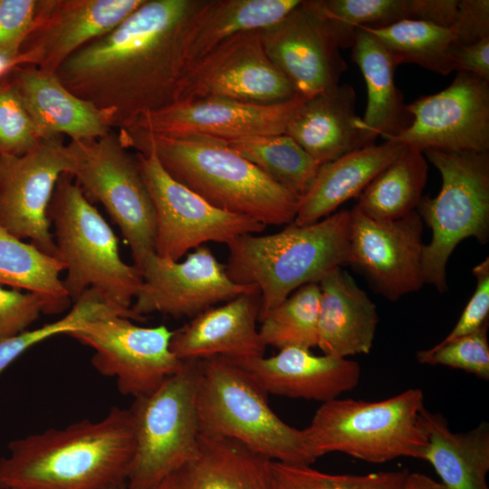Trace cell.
<instances>
[{"label":"cell","mask_w":489,"mask_h":489,"mask_svg":"<svg viewBox=\"0 0 489 489\" xmlns=\"http://www.w3.org/2000/svg\"><path fill=\"white\" fill-rule=\"evenodd\" d=\"M305 100L295 93L273 104L221 98L180 101L147 112L123 128L166 137L197 135L224 141L279 135L285 133Z\"/></svg>","instance_id":"18"},{"label":"cell","mask_w":489,"mask_h":489,"mask_svg":"<svg viewBox=\"0 0 489 489\" xmlns=\"http://www.w3.org/2000/svg\"><path fill=\"white\" fill-rule=\"evenodd\" d=\"M122 145L153 152L177 182L215 207L264 225L293 222L300 197L283 187L225 141L197 135L166 137L118 129Z\"/></svg>","instance_id":"3"},{"label":"cell","mask_w":489,"mask_h":489,"mask_svg":"<svg viewBox=\"0 0 489 489\" xmlns=\"http://www.w3.org/2000/svg\"><path fill=\"white\" fill-rule=\"evenodd\" d=\"M64 270L59 258L24 242L0 225V285L37 293L47 301L50 314H59L72 302L60 278Z\"/></svg>","instance_id":"32"},{"label":"cell","mask_w":489,"mask_h":489,"mask_svg":"<svg viewBox=\"0 0 489 489\" xmlns=\"http://www.w3.org/2000/svg\"><path fill=\"white\" fill-rule=\"evenodd\" d=\"M271 62L305 99L340 83L347 64L340 53L345 42L316 0H302L276 24L260 31Z\"/></svg>","instance_id":"15"},{"label":"cell","mask_w":489,"mask_h":489,"mask_svg":"<svg viewBox=\"0 0 489 489\" xmlns=\"http://www.w3.org/2000/svg\"><path fill=\"white\" fill-rule=\"evenodd\" d=\"M410 125L385 140L424 151L489 150V82L457 72L451 84L407 104Z\"/></svg>","instance_id":"16"},{"label":"cell","mask_w":489,"mask_h":489,"mask_svg":"<svg viewBox=\"0 0 489 489\" xmlns=\"http://www.w3.org/2000/svg\"><path fill=\"white\" fill-rule=\"evenodd\" d=\"M355 101V91L348 83L307 99L291 120L285 134L320 165L373 145L375 141L356 113Z\"/></svg>","instance_id":"24"},{"label":"cell","mask_w":489,"mask_h":489,"mask_svg":"<svg viewBox=\"0 0 489 489\" xmlns=\"http://www.w3.org/2000/svg\"><path fill=\"white\" fill-rule=\"evenodd\" d=\"M173 331L139 326L110 315L86 322L67 335L91 348V364L116 379L118 389L134 398L150 394L182 366L170 349Z\"/></svg>","instance_id":"12"},{"label":"cell","mask_w":489,"mask_h":489,"mask_svg":"<svg viewBox=\"0 0 489 489\" xmlns=\"http://www.w3.org/2000/svg\"><path fill=\"white\" fill-rule=\"evenodd\" d=\"M427 174L428 165L423 152L405 147L366 187L354 206L374 220L403 218L417 211Z\"/></svg>","instance_id":"31"},{"label":"cell","mask_w":489,"mask_h":489,"mask_svg":"<svg viewBox=\"0 0 489 489\" xmlns=\"http://www.w3.org/2000/svg\"><path fill=\"white\" fill-rule=\"evenodd\" d=\"M30 64L29 59L25 54L20 53L17 58L6 59L0 58V79L13 71L19 65Z\"/></svg>","instance_id":"48"},{"label":"cell","mask_w":489,"mask_h":489,"mask_svg":"<svg viewBox=\"0 0 489 489\" xmlns=\"http://www.w3.org/2000/svg\"><path fill=\"white\" fill-rule=\"evenodd\" d=\"M42 312L50 314L49 304L43 296L0 285V340L27 330Z\"/></svg>","instance_id":"42"},{"label":"cell","mask_w":489,"mask_h":489,"mask_svg":"<svg viewBox=\"0 0 489 489\" xmlns=\"http://www.w3.org/2000/svg\"><path fill=\"white\" fill-rule=\"evenodd\" d=\"M455 45H467L489 37V1L459 0L453 24Z\"/></svg>","instance_id":"44"},{"label":"cell","mask_w":489,"mask_h":489,"mask_svg":"<svg viewBox=\"0 0 489 489\" xmlns=\"http://www.w3.org/2000/svg\"><path fill=\"white\" fill-rule=\"evenodd\" d=\"M14 489H19V488H14Z\"/></svg>","instance_id":"50"},{"label":"cell","mask_w":489,"mask_h":489,"mask_svg":"<svg viewBox=\"0 0 489 489\" xmlns=\"http://www.w3.org/2000/svg\"><path fill=\"white\" fill-rule=\"evenodd\" d=\"M348 264L362 273L372 288L390 302L425 284L423 221L415 211L393 221L350 210Z\"/></svg>","instance_id":"19"},{"label":"cell","mask_w":489,"mask_h":489,"mask_svg":"<svg viewBox=\"0 0 489 489\" xmlns=\"http://www.w3.org/2000/svg\"><path fill=\"white\" fill-rule=\"evenodd\" d=\"M271 463L235 439L200 435L197 455L153 489H270Z\"/></svg>","instance_id":"26"},{"label":"cell","mask_w":489,"mask_h":489,"mask_svg":"<svg viewBox=\"0 0 489 489\" xmlns=\"http://www.w3.org/2000/svg\"><path fill=\"white\" fill-rule=\"evenodd\" d=\"M360 27L378 38L397 65L414 63L442 75L455 71L452 50L455 41L450 27L417 19L380 27Z\"/></svg>","instance_id":"33"},{"label":"cell","mask_w":489,"mask_h":489,"mask_svg":"<svg viewBox=\"0 0 489 489\" xmlns=\"http://www.w3.org/2000/svg\"><path fill=\"white\" fill-rule=\"evenodd\" d=\"M301 1L208 0L187 41L185 71L227 39L276 24Z\"/></svg>","instance_id":"30"},{"label":"cell","mask_w":489,"mask_h":489,"mask_svg":"<svg viewBox=\"0 0 489 489\" xmlns=\"http://www.w3.org/2000/svg\"><path fill=\"white\" fill-rule=\"evenodd\" d=\"M67 146L75 161V181L90 202L104 206L139 266L155 253L156 220L136 156L114 129L100 139L70 141Z\"/></svg>","instance_id":"10"},{"label":"cell","mask_w":489,"mask_h":489,"mask_svg":"<svg viewBox=\"0 0 489 489\" xmlns=\"http://www.w3.org/2000/svg\"><path fill=\"white\" fill-rule=\"evenodd\" d=\"M110 315H120L131 321H144L145 318L110 302L93 289H88L74 302L63 317L15 336L0 340V374L31 347L58 334H68L86 322Z\"/></svg>","instance_id":"36"},{"label":"cell","mask_w":489,"mask_h":489,"mask_svg":"<svg viewBox=\"0 0 489 489\" xmlns=\"http://www.w3.org/2000/svg\"><path fill=\"white\" fill-rule=\"evenodd\" d=\"M197 411L200 435L235 439L271 461L310 465L303 429L283 422L267 393L236 361L198 360Z\"/></svg>","instance_id":"6"},{"label":"cell","mask_w":489,"mask_h":489,"mask_svg":"<svg viewBox=\"0 0 489 489\" xmlns=\"http://www.w3.org/2000/svg\"><path fill=\"white\" fill-rule=\"evenodd\" d=\"M259 314V292L241 294L173 331L171 351L181 361L215 356L234 360L262 357L266 346L256 327Z\"/></svg>","instance_id":"23"},{"label":"cell","mask_w":489,"mask_h":489,"mask_svg":"<svg viewBox=\"0 0 489 489\" xmlns=\"http://www.w3.org/2000/svg\"><path fill=\"white\" fill-rule=\"evenodd\" d=\"M404 148L384 140L321 165L312 187L300 199L292 223L302 225L317 222L333 214L347 200L358 197Z\"/></svg>","instance_id":"27"},{"label":"cell","mask_w":489,"mask_h":489,"mask_svg":"<svg viewBox=\"0 0 489 489\" xmlns=\"http://www.w3.org/2000/svg\"><path fill=\"white\" fill-rule=\"evenodd\" d=\"M455 71L471 73L489 82V37L452 50Z\"/></svg>","instance_id":"45"},{"label":"cell","mask_w":489,"mask_h":489,"mask_svg":"<svg viewBox=\"0 0 489 489\" xmlns=\"http://www.w3.org/2000/svg\"><path fill=\"white\" fill-rule=\"evenodd\" d=\"M102 489H126L125 484L110 485Z\"/></svg>","instance_id":"49"},{"label":"cell","mask_w":489,"mask_h":489,"mask_svg":"<svg viewBox=\"0 0 489 489\" xmlns=\"http://www.w3.org/2000/svg\"><path fill=\"white\" fill-rule=\"evenodd\" d=\"M459 0H410L411 19L450 27L456 16Z\"/></svg>","instance_id":"46"},{"label":"cell","mask_w":489,"mask_h":489,"mask_svg":"<svg viewBox=\"0 0 489 489\" xmlns=\"http://www.w3.org/2000/svg\"><path fill=\"white\" fill-rule=\"evenodd\" d=\"M208 0H144L57 70L81 99L114 113V127L176 101L189 34Z\"/></svg>","instance_id":"1"},{"label":"cell","mask_w":489,"mask_h":489,"mask_svg":"<svg viewBox=\"0 0 489 489\" xmlns=\"http://www.w3.org/2000/svg\"><path fill=\"white\" fill-rule=\"evenodd\" d=\"M235 361L267 394L322 403L352 390L361 375L360 366L352 360L315 355L311 350L299 347L279 350L268 358Z\"/></svg>","instance_id":"22"},{"label":"cell","mask_w":489,"mask_h":489,"mask_svg":"<svg viewBox=\"0 0 489 489\" xmlns=\"http://www.w3.org/2000/svg\"><path fill=\"white\" fill-rule=\"evenodd\" d=\"M43 0H0V58L14 59L34 29Z\"/></svg>","instance_id":"41"},{"label":"cell","mask_w":489,"mask_h":489,"mask_svg":"<svg viewBox=\"0 0 489 489\" xmlns=\"http://www.w3.org/2000/svg\"><path fill=\"white\" fill-rule=\"evenodd\" d=\"M138 267L142 283L131 310L144 318L152 312L193 318L221 302L258 292L254 286L234 282L206 245L194 249L183 261L152 253Z\"/></svg>","instance_id":"17"},{"label":"cell","mask_w":489,"mask_h":489,"mask_svg":"<svg viewBox=\"0 0 489 489\" xmlns=\"http://www.w3.org/2000/svg\"><path fill=\"white\" fill-rule=\"evenodd\" d=\"M488 323L470 334L441 342L419 350L417 360L421 364L443 365L460 369L475 377L489 379Z\"/></svg>","instance_id":"38"},{"label":"cell","mask_w":489,"mask_h":489,"mask_svg":"<svg viewBox=\"0 0 489 489\" xmlns=\"http://www.w3.org/2000/svg\"><path fill=\"white\" fill-rule=\"evenodd\" d=\"M319 286L317 347L341 358L369 354L379 323L375 303L342 267L324 276Z\"/></svg>","instance_id":"25"},{"label":"cell","mask_w":489,"mask_h":489,"mask_svg":"<svg viewBox=\"0 0 489 489\" xmlns=\"http://www.w3.org/2000/svg\"><path fill=\"white\" fill-rule=\"evenodd\" d=\"M294 95L290 81L267 56L260 31H252L227 39L187 67L175 102L221 98L273 104Z\"/></svg>","instance_id":"13"},{"label":"cell","mask_w":489,"mask_h":489,"mask_svg":"<svg viewBox=\"0 0 489 489\" xmlns=\"http://www.w3.org/2000/svg\"><path fill=\"white\" fill-rule=\"evenodd\" d=\"M47 216L54 227L58 258L65 265L62 283L72 302L93 289L110 302L131 309L142 283L140 270L122 260L116 235L72 174L59 177Z\"/></svg>","instance_id":"7"},{"label":"cell","mask_w":489,"mask_h":489,"mask_svg":"<svg viewBox=\"0 0 489 489\" xmlns=\"http://www.w3.org/2000/svg\"><path fill=\"white\" fill-rule=\"evenodd\" d=\"M74 169L63 137L43 139L23 156L0 155V225L58 258L47 211L59 177Z\"/></svg>","instance_id":"14"},{"label":"cell","mask_w":489,"mask_h":489,"mask_svg":"<svg viewBox=\"0 0 489 489\" xmlns=\"http://www.w3.org/2000/svg\"><path fill=\"white\" fill-rule=\"evenodd\" d=\"M330 18L356 30L380 27L411 19L410 0H316Z\"/></svg>","instance_id":"40"},{"label":"cell","mask_w":489,"mask_h":489,"mask_svg":"<svg viewBox=\"0 0 489 489\" xmlns=\"http://www.w3.org/2000/svg\"><path fill=\"white\" fill-rule=\"evenodd\" d=\"M351 49L367 86V107L361 118L365 129L374 141L399 134L412 117L395 84L397 63L378 38L362 27L356 29Z\"/></svg>","instance_id":"29"},{"label":"cell","mask_w":489,"mask_h":489,"mask_svg":"<svg viewBox=\"0 0 489 489\" xmlns=\"http://www.w3.org/2000/svg\"><path fill=\"white\" fill-rule=\"evenodd\" d=\"M350 221V210L343 209L312 224L291 223L277 233L244 235L227 244V273L257 289L259 321L298 288L319 283L348 264Z\"/></svg>","instance_id":"4"},{"label":"cell","mask_w":489,"mask_h":489,"mask_svg":"<svg viewBox=\"0 0 489 489\" xmlns=\"http://www.w3.org/2000/svg\"><path fill=\"white\" fill-rule=\"evenodd\" d=\"M408 470L332 475L310 465L272 461L270 489H403Z\"/></svg>","instance_id":"37"},{"label":"cell","mask_w":489,"mask_h":489,"mask_svg":"<svg viewBox=\"0 0 489 489\" xmlns=\"http://www.w3.org/2000/svg\"><path fill=\"white\" fill-rule=\"evenodd\" d=\"M11 76L41 140L63 136L71 141L92 140L115 129L112 110L76 96L56 72L25 64Z\"/></svg>","instance_id":"21"},{"label":"cell","mask_w":489,"mask_h":489,"mask_svg":"<svg viewBox=\"0 0 489 489\" xmlns=\"http://www.w3.org/2000/svg\"><path fill=\"white\" fill-rule=\"evenodd\" d=\"M476 286L451 331L441 340L446 342L470 334L488 323L489 319V257L473 269Z\"/></svg>","instance_id":"43"},{"label":"cell","mask_w":489,"mask_h":489,"mask_svg":"<svg viewBox=\"0 0 489 489\" xmlns=\"http://www.w3.org/2000/svg\"><path fill=\"white\" fill-rule=\"evenodd\" d=\"M144 0H43L35 25L20 53L30 65L56 72L74 53L101 37Z\"/></svg>","instance_id":"20"},{"label":"cell","mask_w":489,"mask_h":489,"mask_svg":"<svg viewBox=\"0 0 489 489\" xmlns=\"http://www.w3.org/2000/svg\"><path fill=\"white\" fill-rule=\"evenodd\" d=\"M441 176L434 197H422L417 206L423 223L431 229L423 251L425 283L447 291L446 265L455 248L466 238L482 244L489 239V154L423 151Z\"/></svg>","instance_id":"8"},{"label":"cell","mask_w":489,"mask_h":489,"mask_svg":"<svg viewBox=\"0 0 489 489\" xmlns=\"http://www.w3.org/2000/svg\"><path fill=\"white\" fill-rule=\"evenodd\" d=\"M425 408L420 388L373 402L340 398L323 402L303 429L306 450L313 462L332 452L371 464L398 457L423 460L428 442Z\"/></svg>","instance_id":"5"},{"label":"cell","mask_w":489,"mask_h":489,"mask_svg":"<svg viewBox=\"0 0 489 489\" xmlns=\"http://www.w3.org/2000/svg\"><path fill=\"white\" fill-rule=\"evenodd\" d=\"M135 447L129 409L112 408L82 420L13 440L0 457V489H102L126 484Z\"/></svg>","instance_id":"2"},{"label":"cell","mask_w":489,"mask_h":489,"mask_svg":"<svg viewBox=\"0 0 489 489\" xmlns=\"http://www.w3.org/2000/svg\"><path fill=\"white\" fill-rule=\"evenodd\" d=\"M11 72L0 79V155L23 156L34 150L41 139Z\"/></svg>","instance_id":"39"},{"label":"cell","mask_w":489,"mask_h":489,"mask_svg":"<svg viewBox=\"0 0 489 489\" xmlns=\"http://www.w3.org/2000/svg\"><path fill=\"white\" fill-rule=\"evenodd\" d=\"M198 378V360L183 361L157 389L135 398L129 408L135 447L128 489H153L197 455L200 436Z\"/></svg>","instance_id":"9"},{"label":"cell","mask_w":489,"mask_h":489,"mask_svg":"<svg viewBox=\"0 0 489 489\" xmlns=\"http://www.w3.org/2000/svg\"><path fill=\"white\" fill-rule=\"evenodd\" d=\"M321 290L308 283L295 290L261 321L260 336L264 345L282 350L317 347Z\"/></svg>","instance_id":"35"},{"label":"cell","mask_w":489,"mask_h":489,"mask_svg":"<svg viewBox=\"0 0 489 489\" xmlns=\"http://www.w3.org/2000/svg\"><path fill=\"white\" fill-rule=\"evenodd\" d=\"M225 142L300 199L312 187L321 167L285 133Z\"/></svg>","instance_id":"34"},{"label":"cell","mask_w":489,"mask_h":489,"mask_svg":"<svg viewBox=\"0 0 489 489\" xmlns=\"http://www.w3.org/2000/svg\"><path fill=\"white\" fill-rule=\"evenodd\" d=\"M135 156L155 210L154 252L159 257L179 261L208 242L227 245L241 235L265 228L254 219L210 205L175 180L153 152Z\"/></svg>","instance_id":"11"},{"label":"cell","mask_w":489,"mask_h":489,"mask_svg":"<svg viewBox=\"0 0 489 489\" xmlns=\"http://www.w3.org/2000/svg\"><path fill=\"white\" fill-rule=\"evenodd\" d=\"M403 489H448L440 481L421 473H408Z\"/></svg>","instance_id":"47"},{"label":"cell","mask_w":489,"mask_h":489,"mask_svg":"<svg viewBox=\"0 0 489 489\" xmlns=\"http://www.w3.org/2000/svg\"><path fill=\"white\" fill-rule=\"evenodd\" d=\"M428 462L448 489H489V424L484 420L466 432H453L440 413L424 410Z\"/></svg>","instance_id":"28"}]
</instances>
